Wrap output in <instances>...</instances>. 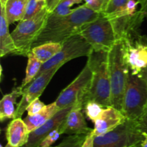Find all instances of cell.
<instances>
[{
  "label": "cell",
  "mask_w": 147,
  "mask_h": 147,
  "mask_svg": "<svg viewBox=\"0 0 147 147\" xmlns=\"http://www.w3.org/2000/svg\"><path fill=\"white\" fill-rule=\"evenodd\" d=\"M99 16V13L88 8L84 4L74 9L73 12L67 16L60 17L50 13L32 48L46 43H63L78 33L85 24L96 20Z\"/></svg>",
  "instance_id": "cell-1"
},
{
  "label": "cell",
  "mask_w": 147,
  "mask_h": 147,
  "mask_svg": "<svg viewBox=\"0 0 147 147\" xmlns=\"http://www.w3.org/2000/svg\"><path fill=\"white\" fill-rule=\"evenodd\" d=\"M87 63L91 69L92 79L90 89L84 102L93 100L105 107L111 106V89L109 68V52L93 50L88 56Z\"/></svg>",
  "instance_id": "cell-2"
},
{
  "label": "cell",
  "mask_w": 147,
  "mask_h": 147,
  "mask_svg": "<svg viewBox=\"0 0 147 147\" xmlns=\"http://www.w3.org/2000/svg\"><path fill=\"white\" fill-rule=\"evenodd\" d=\"M109 68L111 89V106L121 111L130 70L124 60L121 40L109 51Z\"/></svg>",
  "instance_id": "cell-3"
},
{
  "label": "cell",
  "mask_w": 147,
  "mask_h": 147,
  "mask_svg": "<svg viewBox=\"0 0 147 147\" xmlns=\"http://www.w3.org/2000/svg\"><path fill=\"white\" fill-rule=\"evenodd\" d=\"M78 34L96 52H109L119 41L111 21L104 13H100L96 20L85 24Z\"/></svg>",
  "instance_id": "cell-4"
},
{
  "label": "cell",
  "mask_w": 147,
  "mask_h": 147,
  "mask_svg": "<svg viewBox=\"0 0 147 147\" xmlns=\"http://www.w3.org/2000/svg\"><path fill=\"white\" fill-rule=\"evenodd\" d=\"M147 110V84L139 75L129 74L121 112L126 119L137 122Z\"/></svg>",
  "instance_id": "cell-5"
},
{
  "label": "cell",
  "mask_w": 147,
  "mask_h": 147,
  "mask_svg": "<svg viewBox=\"0 0 147 147\" xmlns=\"http://www.w3.org/2000/svg\"><path fill=\"white\" fill-rule=\"evenodd\" d=\"M49 14L45 7L34 17L20 21L11 33L16 47L14 55L27 57L31 52L33 43L44 27Z\"/></svg>",
  "instance_id": "cell-6"
},
{
  "label": "cell",
  "mask_w": 147,
  "mask_h": 147,
  "mask_svg": "<svg viewBox=\"0 0 147 147\" xmlns=\"http://www.w3.org/2000/svg\"><path fill=\"white\" fill-rule=\"evenodd\" d=\"M144 139L137 122L127 119L113 131L95 137L94 147H141Z\"/></svg>",
  "instance_id": "cell-7"
},
{
  "label": "cell",
  "mask_w": 147,
  "mask_h": 147,
  "mask_svg": "<svg viewBox=\"0 0 147 147\" xmlns=\"http://www.w3.org/2000/svg\"><path fill=\"white\" fill-rule=\"evenodd\" d=\"M93 50L91 46L80 34L77 33L63 42L60 51L49 61L43 63L36 78L50 69L55 67L60 68L65 63L76 58L88 57Z\"/></svg>",
  "instance_id": "cell-8"
},
{
  "label": "cell",
  "mask_w": 147,
  "mask_h": 147,
  "mask_svg": "<svg viewBox=\"0 0 147 147\" xmlns=\"http://www.w3.org/2000/svg\"><path fill=\"white\" fill-rule=\"evenodd\" d=\"M92 79V71L88 63H86L78 76L65 88L55 100L59 109L69 106L82 105L88 92Z\"/></svg>",
  "instance_id": "cell-9"
},
{
  "label": "cell",
  "mask_w": 147,
  "mask_h": 147,
  "mask_svg": "<svg viewBox=\"0 0 147 147\" xmlns=\"http://www.w3.org/2000/svg\"><path fill=\"white\" fill-rule=\"evenodd\" d=\"M121 41L123 43V57L130 73L138 75L147 67V37L139 32L129 35Z\"/></svg>",
  "instance_id": "cell-10"
},
{
  "label": "cell",
  "mask_w": 147,
  "mask_h": 147,
  "mask_svg": "<svg viewBox=\"0 0 147 147\" xmlns=\"http://www.w3.org/2000/svg\"><path fill=\"white\" fill-rule=\"evenodd\" d=\"M59 69L60 67H55L44 72L23 88L22 96L16 108L15 118H21L29 105L34 99L40 97Z\"/></svg>",
  "instance_id": "cell-11"
},
{
  "label": "cell",
  "mask_w": 147,
  "mask_h": 147,
  "mask_svg": "<svg viewBox=\"0 0 147 147\" xmlns=\"http://www.w3.org/2000/svg\"><path fill=\"white\" fill-rule=\"evenodd\" d=\"M73 107L74 106H69L60 110L53 118H50L42 126L30 132L28 141L22 147H38L50 133L60 126Z\"/></svg>",
  "instance_id": "cell-12"
},
{
  "label": "cell",
  "mask_w": 147,
  "mask_h": 147,
  "mask_svg": "<svg viewBox=\"0 0 147 147\" xmlns=\"http://www.w3.org/2000/svg\"><path fill=\"white\" fill-rule=\"evenodd\" d=\"M83 110L82 105H74L60 125L61 134L88 135L93 131V129L88 126Z\"/></svg>",
  "instance_id": "cell-13"
},
{
  "label": "cell",
  "mask_w": 147,
  "mask_h": 147,
  "mask_svg": "<svg viewBox=\"0 0 147 147\" xmlns=\"http://www.w3.org/2000/svg\"><path fill=\"white\" fill-rule=\"evenodd\" d=\"M126 120L121 111L113 106L107 107L100 118L94 122L93 134L95 137L104 135L123 123Z\"/></svg>",
  "instance_id": "cell-14"
},
{
  "label": "cell",
  "mask_w": 147,
  "mask_h": 147,
  "mask_svg": "<svg viewBox=\"0 0 147 147\" xmlns=\"http://www.w3.org/2000/svg\"><path fill=\"white\" fill-rule=\"evenodd\" d=\"M30 131L24 120L21 118L13 119L9 123L6 131L7 142L14 147H22L27 143Z\"/></svg>",
  "instance_id": "cell-15"
},
{
  "label": "cell",
  "mask_w": 147,
  "mask_h": 147,
  "mask_svg": "<svg viewBox=\"0 0 147 147\" xmlns=\"http://www.w3.org/2000/svg\"><path fill=\"white\" fill-rule=\"evenodd\" d=\"M8 21L5 14V7L1 5L0 14V56L7 54L14 55L16 53V47L11 34L9 31Z\"/></svg>",
  "instance_id": "cell-16"
},
{
  "label": "cell",
  "mask_w": 147,
  "mask_h": 147,
  "mask_svg": "<svg viewBox=\"0 0 147 147\" xmlns=\"http://www.w3.org/2000/svg\"><path fill=\"white\" fill-rule=\"evenodd\" d=\"M23 88L21 86L16 87L10 93L4 95L0 101V120L1 122L6 119H14L16 108L14 105H17V99L22 96Z\"/></svg>",
  "instance_id": "cell-17"
},
{
  "label": "cell",
  "mask_w": 147,
  "mask_h": 147,
  "mask_svg": "<svg viewBox=\"0 0 147 147\" xmlns=\"http://www.w3.org/2000/svg\"><path fill=\"white\" fill-rule=\"evenodd\" d=\"M60 110L55 102L45 105L39 113L34 115H27L24 119L29 131H34L48 121Z\"/></svg>",
  "instance_id": "cell-18"
},
{
  "label": "cell",
  "mask_w": 147,
  "mask_h": 147,
  "mask_svg": "<svg viewBox=\"0 0 147 147\" xmlns=\"http://www.w3.org/2000/svg\"><path fill=\"white\" fill-rule=\"evenodd\" d=\"M28 0H8L5 7V14L9 24L23 20Z\"/></svg>",
  "instance_id": "cell-19"
},
{
  "label": "cell",
  "mask_w": 147,
  "mask_h": 147,
  "mask_svg": "<svg viewBox=\"0 0 147 147\" xmlns=\"http://www.w3.org/2000/svg\"><path fill=\"white\" fill-rule=\"evenodd\" d=\"M62 49V43H46L32 48L31 52L42 63L49 61Z\"/></svg>",
  "instance_id": "cell-20"
},
{
  "label": "cell",
  "mask_w": 147,
  "mask_h": 147,
  "mask_svg": "<svg viewBox=\"0 0 147 147\" xmlns=\"http://www.w3.org/2000/svg\"><path fill=\"white\" fill-rule=\"evenodd\" d=\"M27 58H28V61H27V69H26L25 77L23 79L21 85L22 88L27 86L29 84L31 83L35 79L42 66L43 65V63L40 60H38L32 52L29 53Z\"/></svg>",
  "instance_id": "cell-21"
},
{
  "label": "cell",
  "mask_w": 147,
  "mask_h": 147,
  "mask_svg": "<svg viewBox=\"0 0 147 147\" xmlns=\"http://www.w3.org/2000/svg\"><path fill=\"white\" fill-rule=\"evenodd\" d=\"M83 110L86 114V116L89 120L94 123L96 120L100 118L107 107L102 105L101 104L93 100L86 101L83 104Z\"/></svg>",
  "instance_id": "cell-22"
},
{
  "label": "cell",
  "mask_w": 147,
  "mask_h": 147,
  "mask_svg": "<svg viewBox=\"0 0 147 147\" xmlns=\"http://www.w3.org/2000/svg\"><path fill=\"white\" fill-rule=\"evenodd\" d=\"M83 0H61L57 7L55 8L51 13L52 14L55 16H67L71 14L74 9H70V7L76 4H80Z\"/></svg>",
  "instance_id": "cell-23"
},
{
  "label": "cell",
  "mask_w": 147,
  "mask_h": 147,
  "mask_svg": "<svg viewBox=\"0 0 147 147\" xmlns=\"http://www.w3.org/2000/svg\"><path fill=\"white\" fill-rule=\"evenodd\" d=\"M130 0H110L104 14L108 17H113L123 12L126 10Z\"/></svg>",
  "instance_id": "cell-24"
},
{
  "label": "cell",
  "mask_w": 147,
  "mask_h": 147,
  "mask_svg": "<svg viewBox=\"0 0 147 147\" xmlns=\"http://www.w3.org/2000/svg\"><path fill=\"white\" fill-rule=\"evenodd\" d=\"M46 7V1L38 0H28L26 12L22 20H28L37 15Z\"/></svg>",
  "instance_id": "cell-25"
},
{
  "label": "cell",
  "mask_w": 147,
  "mask_h": 147,
  "mask_svg": "<svg viewBox=\"0 0 147 147\" xmlns=\"http://www.w3.org/2000/svg\"><path fill=\"white\" fill-rule=\"evenodd\" d=\"M87 135H70L65 138L57 146L51 147H80Z\"/></svg>",
  "instance_id": "cell-26"
},
{
  "label": "cell",
  "mask_w": 147,
  "mask_h": 147,
  "mask_svg": "<svg viewBox=\"0 0 147 147\" xmlns=\"http://www.w3.org/2000/svg\"><path fill=\"white\" fill-rule=\"evenodd\" d=\"M109 1L110 0H91L90 2L85 3L84 4L88 8L100 14L106 12Z\"/></svg>",
  "instance_id": "cell-27"
},
{
  "label": "cell",
  "mask_w": 147,
  "mask_h": 147,
  "mask_svg": "<svg viewBox=\"0 0 147 147\" xmlns=\"http://www.w3.org/2000/svg\"><path fill=\"white\" fill-rule=\"evenodd\" d=\"M60 135H62V134L60 126L56 128V129L53 130L51 133H50L38 147H51V146L54 143H55V141L60 138Z\"/></svg>",
  "instance_id": "cell-28"
},
{
  "label": "cell",
  "mask_w": 147,
  "mask_h": 147,
  "mask_svg": "<svg viewBox=\"0 0 147 147\" xmlns=\"http://www.w3.org/2000/svg\"><path fill=\"white\" fill-rule=\"evenodd\" d=\"M45 107V105L40 100L39 98L34 99L27 107L26 111L27 112V115H34L39 113L43 108Z\"/></svg>",
  "instance_id": "cell-29"
},
{
  "label": "cell",
  "mask_w": 147,
  "mask_h": 147,
  "mask_svg": "<svg viewBox=\"0 0 147 147\" xmlns=\"http://www.w3.org/2000/svg\"><path fill=\"white\" fill-rule=\"evenodd\" d=\"M137 127L142 133H147V110L142 118L137 121Z\"/></svg>",
  "instance_id": "cell-30"
},
{
  "label": "cell",
  "mask_w": 147,
  "mask_h": 147,
  "mask_svg": "<svg viewBox=\"0 0 147 147\" xmlns=\"http://www.w3.org/2000/svg\"><path fill=\"white\" fill-rule=\"evenodd\" d=\"M94 139L95 135L93 134V131H92L91 133L88 134L86 140H85L84 142H83V144H82L80 147H94Z\"/></svg>",
  "instance_id": "cell-31"
},
{
  "label": "cell",
  "mask_w": 147,
  "mask_h": 147,
  "mask_svg": "<svg viewBox=\"0 0 147 147\" xmlns=\"http://www.w3.org/2000/svg\"><path fill=\"white\" fill-rule=\"evenodd\" d=\"M60 1L61 0H47L46 1V8L48 10L49 12H52Z\"/></svg>",
  "instance_id": "cell-32"
},
{
  "label": "cell",
  "mask_w": 147,
  "mask_h": 147,
  "mask_svg": "<svg viewBox=\"0 0 147 147\" xmlns=\"http://www.w3.org/2000/svg\"><path fill=\"white\" fill-rule=\"evenodd\" d=\"M139 4H140L141 8L139 11L142 12L147 20V0H138Z\"/></svg>",
  "instance_id": "cell-33"
},
{
  "label": "cell",
  "mask_w": 147,
  "mask_h": 147,
  "mask_svg": "<svg viewBox=\"0 0 147 147\" xmlns=\"http://www.w3.org/2000/svg\"><path fill=\"white\" fill-rule=\"evenodd\" d=\"M138 75H139V76H140L141 77H142V79H143L147 84V67L145 68V69H144L143 70L140 72V74Z\"/></svg>",
  "instance_id": "cell-34"
},
{
  "label": "cell",
  "mask_w": 147,
  "mask_h": 147,
  "mask_svg": "<svg viewBox=\"0 0 147 147\" xmlns=\"http://www.w3.org/2000/svg\"><path fill=\"white\" fill-rule=\"evenodd\" d=\"M144 136V139L143 142L142 144V146L141 147H147V133H143Z\"/></svg>",
  "instance_id": "cell-35"
},
{
  "label": "cell",
  "mask_w": 147,
  "mask_h": 147,
  "mask_svg": "<svg viewBox=\"0 0 147 147\" xmlns=\"http://www.w3.org/2000/svg\"><path fill=\"white\" fill-rule=\"evenodd\" d=\"M7 1H8V0H0V2H1V5L5 6Z\"/></svg>",
  "instance_id": "cell-36"
},
{
  "label": "cell",
  "mask_w": 147,
  "mask_h": 147,
  "mask_svg": "<svg viewBox=\"0 0 147 147\" xmlns=\"http://www.w3.org/2000/svg\"><path fill=\"white\" fill-rule=\"evenodd\" d=\"M5 147H14V146H12L10 145L9 144H8V143H7V145H6Z\"/></svg>",
  "instance_id": "cell-37"
},
{
  "label": "cell",
  "mask_w": 147,
  "mask_h": 147,
  "mask_svg": "<svg viewBox=\"0 0 147 147\" xmlns=\"http://www.w3.org/2000/svg\"><path fill=\"white\" fill-rule=\"evenodd\" d=\"M84 1H85V3H88V2H90L91 0H84Z\"/></svg>",
  "instance_id": "cell-38"
},
{
  "label": "cell",
  "mask_w": 147,
  "mask_h": 147,
  "mask_svg": "<svg viewBox=\"0 0 147 147\" xmlns=\"http://www.w3.org/2000/svg\"><path fill=\"white\" fill-rule=\"evenodd\" d=\"M38 1H46L47 0H38Z\"/></svg>",
  "instance_id": "cell-39"
}]
</instances>
